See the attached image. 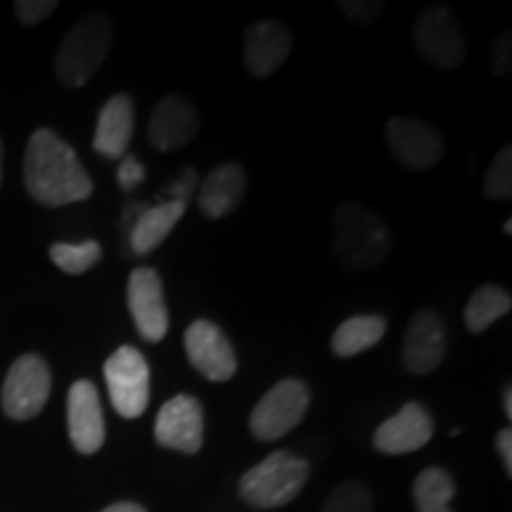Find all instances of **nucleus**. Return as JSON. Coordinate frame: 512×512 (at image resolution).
<instances>
[{
	"label": "nucleus",
	"mask_w": 512,
	"mask_h": 512,
	"mask_svg": "<svg viewBox=\"0 0 512 512\" xmlns=\"http://www.w3.org/2000/svg\"><path fill=\"white\" fill-rule=\"evenodd\" d=\"M200 133V114L181 95H166L155 105L147 124V138L159 152L181 150Z\"/></svg>",
	"instance_id": "nucleus-15"
},
{
	"label": "nucleus",
	"mask_w": 512,
	"mask_h": 512,
	"mask_svg": "<svg viewBox=\"0 0 512 512\" xmlns=\"http://www.w3.org/2000/svg\"><path fill=\"white\" fill-rule=\"evenodd\" d=\"M105 382L112 406L121 418L136 420L150 403V366L136 347H119L105 361Z\"/></svg>",
	"instance_id": "nucleus-7"
},
{
	"label": "nucleus",
	"mask_w": 512,
	"mask_h": 512,
	"mask_svg": "<svg viewBox=\"0 0 512 512\" xmlns=\"http://www.w3.org/2000/svg\"><path fill=\"white\" fill-rule=\"evenodd\" d=\"M448 335L446 323L437 311L420 309L408 323L401 347V363L408 373H434L446 358Z\"/></svg>",
	"instance_id": "nucleus-12"
},
{
	"label": "nucleus",
	"mask_w": 512,
	"mask_h": 512,
	"mask_svg": "<svg viewBox=\"0 0 512 512\" xmlns=\"http://www.w3.org/2000/svg\"><path fill=\"white\" fill-rule=\"evenodd\" d=\"M384 140L392 155L413 171H430L444 159V136L430 121L415 117H392L384 128Z\"/></svg>",
	"instance_id": "nucleus-9"
},
{
	"label": "nucleus",
	"mask_w": 512,
	"mask_h": 512,
	"mask_svg": "<svg viewBox=\"0 0 512 512\" xmlns=\"http://www.w3.org/2000/svg\"><path fill=\"white\" fill-rule=\"evenodd\" d=\"M456 496L453 477L441 467H427L413 484V498L418 512H451V501Z\"/></svg>",
	"instance_id": "nucleus-23"
},
{
	"label": "nucleus",
	"mask_w": 512,
	"mask_h": 512,
	"mask_svg": "<svg viewBox=\"0 0 512 512\" xmlns=\"http://www.w3.org/2000/svg\"><path fill=\"white\" fill-rule=\"evenodd\" d=\"M323 512H373V496L361 482H344L328 496Z\"/></svg>",
	"instance_id": "nucleus-26"
},
{
	"label": "nucleus",
	"mask_w": 512,
	"mask_h": 512,
	"mask_svg": "<svg viewBox=\"0 0 512 512\" xmlns=\"http://www.w3.org/2000/svg\"><path fill=\"white\" fill-rule=\"evenodd\" d=\"M57 10V0H17L15 15L27 27L46 22V19Z\"/></svg>",
	"instance_id": "nucleus-28"
},
{
	"label": "nucleus",
	"mask_w": 512,
	"mask_h": 512,
	"mask_svg": "<svg viewBox=\"0 0 512 512\" xmlns=\"http://www.w3.org/2000/svg\"><path fill=\"white\" fill-rule=\"evenodd\" d=\"M484 195L489 200L508 202L512 197V147L505 145L491 162L484 178Z\"/></svg>",
	"instance_id": "nucleus-25"
},
{
	"label": "nucleus",
	"mask_w": 512,
	"mask_h": 512,
	"mask_svg": "<svg viewBox=\"0 0 512 512\" xmlns=\"http://www.w3.org/2000/svg\"><path fill=\"white\" fill-rule=\"evenodd\" d=\"M512 62V34L508 29L496 36L494 46H491V72L496 76H508Z\"/></svg>",
	"instance_id": "nucleus-30"
},
{
	"label": "nucleus",
	"mask_w": 512,
	"mask_h": 512,
	"mask_svg": "<svg viewBox=\"0 0 512 512\" xmlns=\"http://www.w3.org/2000/svg\"><path fill=\"white\" fill-rule=\"evenodd\" d=\"M126 302L133 323L138 328V335L150 344L162 342L166 332H169V311H166L164 302L162 275L150 266H140L136 271H131Z\"/></svg>",
	"instance_id": "nucleus-10"
},
{
	"label": "nucleus",
	"mask_w": 512,
	"mask_h": 512,
	"mask_svg": "<svg viewBox=\"0 0 512 512\" xmlns=\"http://www.w3.org/2000/svg\"><path fill=\"white\" fill-rule=\"evenodd\" d=\"M185 354L190 366L211 382H228L238 373V356L219 325L211 320H195L185 330Z\"/></svg>",
	"instance_id": "nucleus-11"
},
{
	"label": "nucleus",
	"mask_w": 512,
	"mask_h": 512,
	"mask_svg": "<svg viewBox=\"0 0 512 512\" xmlns=\"http://www.w3.org/2000/svg\"><path fill=\"white\" fill-rule=\"evenodd\" d=\"M3 178H5V145H3V138H0V185H3Z\"/></svg>",
	"instance_id": "nucleus-36"
},
{
	"label": "nucleus",
	"mask_w": 512,
	"mask_h": 512,
	"mask_svg": "<svg viewBox=\"0 0 512 512\" xmlns=\"http://www.w3.org/2000/svg\"><path fill=\"white\" fill-rule=\"evenodd\" d=\"M332 254L344 268L368 271L392 252V230L361 202H342L332 214Z\"/></svg>",
	"instance_id": "nucleus-2"
},
{
	"label": "nucleus",
	"mask_w": 512,
	"mask_h": 512,
	"mask_svg": "<svg viewBox=\"0 0 512 512\" xmlns=\"http://www.w3.org/2000/svg\"><path fill=\"white\" fill-rule=\"evenodd\" d=\"M114 43L112 22L100 12H91L69 29L55 57V72L62 86L81 88L100 72Z\"/></svg>",
	"instance_id": "nucleus-3"
},
{
	"label": "nucleus",
	"mask_w": 512,
	"mask_h": 512,
	"mask_svg": "<svg viewBox=\"0 0 512 512\" xmlns=\"http://www.w3.org/2000/svg\"><path fill=\"white\" fill-rule=\"evenodd\" d=\"M434 434L432 415L418 401L406 403L394 418L384 420L377 427L373 444L380 453L387 456H406V453L420 451Z\"/></svg>",
	"instance_id": "nucleus-16"
},
{
	"label": "nucleus",
	"mask_w": 512,
	"mask_h": 512,
	"mask_svg": "<svg viewBox=\"0 0 512 512\" xmlns=\"http://www.w3.org/2000/svg\"><path fill=\"white\" fill-rule=\"evenodd\" d=\"M496 451L503 460L505 475L512 477V432L510 430H501L496 437Z\"/></svg>",
	"instance_id": "nucleus-33"
},
{
	"label": "nucleus",
	"mask_w": 512,
	"mask_h": 512,
	"mask_svg": "<svg viewBox=\"0 0 512 512\" xmlns=\"http://www.w3.org/2000/svg\"><path fill=\"white\" fill-rule=\"evenodd\" d=\"M247 178L245 169L240 164H221L202 181L200 200L197 207L207 219H223V216L233 214L240 207L242 197H245Z\"/></svg>",
	"instance_id": "nucleus-19"
},
{
	"label": "nucleus",
	"mask_w": 512,
	"mask_h": 512,
	"mask_svg": "<svg viewBox=\"0 0 512 512\" xmlns=\"http://www.w3.org/2000/svg\"><path fill=\"white\" fill-rule=\"evenodd\" d=\"M133 131H136V105L126 93L112 95L98 114L93 150L100 157L121 159L131 145Z\"/></svg>",
	"instance_id": "nucleus-18"
},
{
	"label": "nucleus",
	"mask_w": 512,
	"mask_h": 512,
	"mask_svg": "<svg viewBox=\"0 0 512 512\" xmlns=\"http://www.w3.org/2000/svg\"><path fill=\"white\" fill-rule=\"evenodd\" d=\"M387 332V318L370 313V316H354L344 320L339 328L332 332L330 349L337 358H351L373 349Z\"/></svg>",
	"instance_id": "nucleus-21"
},
{
	"label": "nucleus",
	"mask_w": 512,
	"mask_h": 512,
	"mask_svg": "<svg viewBox=\"0 0 512 512\" xmlns=\"http://www.w3.org/2000/svg\"><path fill=\"white\" fill-rule=\"evenodd\" d=\"M22 171L24 188L41 207H67L93 195V181L76 150L50 128H38L29 138Z\"/></svg>",
	"instance_id": "nucleus-1"
},
{
	"label": "nucleus",
	"mask_w": 512,
	"mask_h": 512,
	"mask_svg": "<svg viewBox=\"0 0 512 512\" xmlns=\"http://www.w3.org/2000/svg\"><path fill=\"white\" fill-rule=\"evenodd\" d=\"M155 439L159 446L181 453H197L204 441L202 403L190 394H178L157 413Z\"/></svg>",
	"instance_id": "nucleus-13"
},
{
	"label": "nucleus",
	"mask_w": 512,
	"mask_h": 512,
	"mask_svg": "<svg viewBox=\"0 0 512 512\" xmlns=\"http://www.w3.org/2000/svg\"><path fill=\"white\" fill-rule=\"evenodd\" d=\"M503 411L510 420L512 418V387L510 384H505V389H503Z\"/></svg>",
	"instance_id": "nucleus-35"
},
{
	"label": "nucleus",
	"mask_w": 512,
	"mask_h": 512,
	"mask_svg": "<svg viewBox=\"0 0 512 512\" xmlns=\"http://www.w3.org/2000/svg\"><path fill=\"white\" fill-rule=\"evenodd\" d=\"M413 41L422 60L441 72H453L467 57L463 24L446 5H427L415 19Z\"/></svg>",
	"instance_id": "nucleus-5"
},
{
	"label": "nucleus",
	"mask_w": 512,
	"mask_h": 512,
	"mask_svg": "<svg viewBox=\"0 0 512 512\" xmlns=\"http://www.w3.org/2000/svg\"><path fill=\"white\" fill-rule=\"evenodd\" d=\"M294 38L292 31L280 22H254L245 31V64L249 74L266 79L278 72L292 55Z\"/></svg>",
	"instance_id": "nucleus-17"
},
{
	"label": "nucleus",
	"mask_w": 512,
	"mask_h": 512,
	"mask_svg": "<svg viewBox=\"0 0 512 512\" xmlns=\"http://www.w3.org/2000/svg\"><path fill=\"white\" fill-rule=\"evenodd\" d=\"M102 512H145V508H140L138 503H131V501H119V503H112L110 508H105Z\"/></svg>",
	"instance_id": "nucleus-34"
},
{
	"label": "nucleus",
	"mask_w": 512,
	"mask_h": 512,
	"mask_svg": "<svg viewBox=\"0 0 512 512\" xmlns=\"http://www.w3.org/2000/svg\"><path fill=\"white\" fill-rule=\"evenodd\" d=\"M337 8L356 27H370L380 19L387 5L380 3V0H339Z\"/></svg>",
	"instance_id": "nucleus-27"
},
{
	"label": "nucleus",
	"mask_w": 512,
	"mask_h": 512,
	"mask_svg": "<svg viewBox=\"0 0 512 512\" xmlns=\"http://www.w3.org/2000/svg\"><path fill=\"white\" fill-rule=\"evenodd\" d=\"M311 392L297 377L273 384L249 415V430L256 439L275 441L292 432L309 411Z\"/></svg>",
	"instance_id": "nucleus-6"
},
{
	"label": "nucleus",
	"mask_w": 512,
	"mask_h": 512,
	"mask_svg": "<svg viewBox=\"0 0 512 512\" xmlns=\"http://www.w3.org/2000/svg\"><path fill=\"white\" fill-rule=\"evenodd\" d=\"M311 465L290 451H275L240 479V496L254 508H283L309 482Z\"/></svg>",
	"instance_id": "nucleus-4"
},
{
	"label": "nucleus",
	"mask_w": 512,
	"mask_h": 512,
	"mask_svg": "<svg viewBox=\"0 0 512 512\" xmlns=\"http://www.w3.org/2000/svg\"><path fill=\"white\" fill-rule=\"evenodd\" d=\"M67 425L74 448L83 456H93L105 444V415L98 387L91 380H76L69 389Z\"/></svg>",
	"instance_id": "nucleus-14"
},
{
	"label": "nucleus",
	"mask_w": 512,
	"mask_h": 512,
	"mask_svg": "<svg viewBox=\"0 0 512 512\" xmlns=\"http://www.w3.org/2000/svg\"><path fill=\"white\" fill-rule=\"evenodd\" d=\"M512 309V297L510 292L501 285H482L475 294L470 297V302L465 306L463 320L465 328L472 335H482L496 323L498 318L508 316Z\"/></svg>",
	"instance_id": "nucleus-22"
},
{
	"label": "nucleus",
	"mask_w": 512,
	"mask_h": 512,
	"mask_svg": "<svg viewBox=\"0 0 512 512\" xmlns=\"http://www.w3.org/2000/svg\"><path fill=\"white\" fill-rule=\"evenodd\" d=\"M147 207H150V204H147V202H128L126 207H124V211H121L119 230H121V235H124L126 242H128V235H131L133 226H136V221L140 219V214H143Z\"/></svg>",
	"instance_id": "nucleus-32"
},
{
	"label": "nucleus",
	"mask_w": 512,
	"mask_h": 512,
	"mask_svg": "<svg viewBox=\"0 0 512 512\" xmlns=\"http://www.w3.org/2000/svg\"><path fill=\"white\" fill-rule=\"evenodd\" d=\"M145 176H147V171H145V166L138 162V157L128 155V152H126V155L119 159L117 183H119V188L124 190V192L138 190L140 185H143Z\"/></svg>",
	"instance_id": "nucleus-29"
},
{
	"label": "nucleus",
	"mask_w": 512,
	"mask_h": 512,
	"mask_svg": "<svg viewBox=\"0 0 512 512\" xmlns=\"http://www.w3.org/2000/svg\"><path fill=\"white\" fill-rule=\"evenodd\" d=\"M50 259L53 264L67 275H81L91 271L95 264H100L102 247L100 242L86 240L79 245H69V242H55L50 247Z\"/></svg>",
	"instance_id": "nucleus-24"
},
{
	"label": "nucleus",
	"mask_w": 512,
	"mask_h": 512,
	"mask_svg": "<svg viewBox=\"0 0 512 512\" xmlns=\"http://www.w3.org/2000/svg\"><path fill=\"white\" fill-rule=\"evenodd\" d=\"M197 181H200V178H197L195 169H185V171H183V176L178 178V181L169 188L171 200H174V202H183V204H188V200L192 197V192L197 190Z\"/></svg>",
	"instance_id": "nucleus-31"
},
{
	"label": "nucleus",
	"mask_w": 512,
	"mask_h": 512,
	"mask_svg": "<svg viewBox=\"0 0 512 512\" xmlns=\"http://www.w3.org/2000/svg\"><path fill=\"white\" fill-rule=\"evenodd\" d=\"M185 209H188V204L174 200H166L157 207H147L128 235L126 252L131 256H147L157 247H162L171 230L181 223Z\"/></svg>",
	"instance_id": "nucleus-20"
},
{
	"label": "nucleus",
	"mask_w": 512,
	"mask_h": 512,
	"mask_svg": "<svg viewBox=\"0 0 512 512\" xmlns=\"http://www.w3.org/2000/svg\"><path fill=\"white\" fill-rule=\"evenodd\" d=\"M503 230H505V233H508V235L512 233V221H510V219H508V221H505V226H503Z\"/></svg>",
	"instance_id": "nucleus-37"
},
{
	"label": "nucleus",
	"mask_w": 512,
	"mask_h": 512,
	"mask_svg": "<svg viewBox=\"0 0 512 512\" xmlns=\"http://www.w3.org/2000/svg\"><path fill=\"white\" fill-rule=\"evenodd\" d=\"M50 387H53V377L43 356H19L5 375L3 392H0L5 415L19 422L36 418L48 403Z\"/></svg>",
	"instance_id": "nucleus-8"
}]
</instances>
